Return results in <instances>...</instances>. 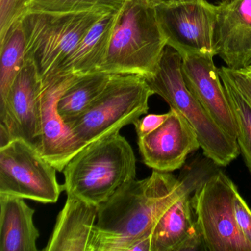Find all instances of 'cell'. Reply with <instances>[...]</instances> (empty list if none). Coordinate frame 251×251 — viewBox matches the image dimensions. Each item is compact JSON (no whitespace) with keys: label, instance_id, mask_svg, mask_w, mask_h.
<instances>
[{"label":"cell","instance_id":"1","mask_svg":"<svg viewBox=\"0 0 251 251\" xmlns=\"http://www.w3.org/2000/svg\"><path fill=\"white\" fill-rule=\"evenodd\" d=\"M213 161H195L180 178L152 170L143 180L119 188L98 206L91 251H151L152 230L164 211L182 195L195 192L216 171Z\"/></svg>","mask_w":251,"mask_h":251},{"label":"cell","instance_id":"2","mask_svg":"<svg viewBox=\"0 0 251 251\" xmlns=\"http://www.w3.org/2000/svg\"><path fill=\"white\" fill-rule=\"evenodd\" d=\"M64 191L99 206L136 177V159L127 139L116 133L89 144L64 167Z\"/></svg>","mask_w":251,"mask_h":251},{"label":"cell","instance_id":"3","mask_svg":"<svg viewBox=\"0 0 251 251\" xmlns=\"http://www.w3.org/2000/svg\"><path fill=\"white\" fill-rule=\"evenodd\" d=\"M148 0H127L120 11L102 73L135 75L148 79L156 73L167 45L156 14Z\"/></svg>","mask_w":251,"mask_h":251},{"label":"cell","instance_id":"4","mask_svg":"<svg viewBox=\"0 0 251 251\" xmlns=\"http://www.w3.org/2000/svg\"><path fill=\"white\" fill-rule=\"evenodd\" d=\"M154 95H159L186 118L199 140L205 157L219 167H226L239 154L237 140L225 132L189 90L182 73V57L166 47L158 71L146 79Z\"/></svg>","mask_w":251,"mask_h":251},{"label":"cell","instance_id":"5","mask_svg":"<svg viewBox=\"0 0 251 251\" xmlns=\"http://www.w3.org/2000/svg\"><path fill=\"white\" fill-rule=\"evenodd\" d=\"M154 93L146 79L135 75H113L105 90L79 117L67 125L77 150L120 133L148 114Z\"/></svg>","mask_w":251,"mask_h":251},{"label":"cell","instance_id":"6","mask_svg":"<svg viewBox=\"0 0 251 251\" xmlns=\"http://www.w3.org/2000/svg\"><path fill=\"white\" fill-rule=\"evenodd\" d=\"M102 14H27L20 20L25 36V60H30L42 81L55 74Z\"/></svg>","mask_w":251,"mask_h":251},{"label":"cell","instance_id":"7","mask_svg":"<svg viewBox=\"0 0 251 251\" xmlns=\"http://www.w3.org/2000/svg\"><path fill=\"white\" fill-rule=\"evenodd\" d=\"M237 190L223 171L216 170L193 192L192 206L206 251H251L235 217Z\"/></svg>","mask_w":251,"mask_h":251},{"label":"cell","instance_id":"8","mask_svg":"<svg viewBox=\"0 0 251 251\" xmlns=\"http://www.w3.org/2000/svg\"><path fill=\"white\" fill-rule=\"evenodd\" d=\"M55 167L36 147L22 139L0 148V194L55 203L64 191Z\"/></svg>","mask_w":251,"mask_h":251},{"label":"cell","instance_id":"9","mask_svg":"<svg viewBox=\"0 0 251 251\" xmlns=\"http://www.w3.org/2000/svg\"><path fill=\"white\" fill-rule=\"evenodd\" d=\"M42 91L38 70L25 60L6 99L0 103V148L22 139L38 148L42 133Z\"/></svg>","mask_w":251,"mask_h":251},{"label":"cell","instance_id":"10","mask_svg":"<svg viewBox=\"0 0 251 251\" xmlns=\"http://www.w3.org/2000/svg\"><path fill=\"white\" fill-rule=\"evenodd\" d=\"M167 45L180 56L209 54L215 56L214 35L216 5L205 0L155 6Z\"/></svg>","mask_w":251,"mask_h":251},{"label":"cell","instance_id":"11","mask_svg":"<svg viewBox=\"0 0 251 251\" xmlns=\"http://www.w3.org/2000/svg\"><path fill=\"white\" fill-rule=\"evenodd\" d=\"M138 145L144 163L152 170L164 173L181 168L188 155L201 148L193 127L173 108L159 127L138 138Z\"/></svg>","mask_w":251,"mask_h":251},{"label":"cell","instance_id":"12","mask_svg":"<svg viewBox=\"0 0 251 251\" xmlns=\"http://www.w3.org/2000/svg\"><path fill=\"white\" fill-rule=\"evenodd\" d=\"M77 77L57 75L42 81V133L37 149L59 172L78 152L73 134L58 112L63 92Z\"/></svg>","mask_w":251,"mask_h":251},{"label":"cell","instance_id":"13","mask_svg":"<svg viewBox=\"0 0 251 251\" xmlns=\"http://www.w3.org/2000/svg\"><path fill=\"white\" fill-rule=\"evenodd\" d=\"M214 57L199 53L182 57L183 79L189 90L213 120L227 134L236 139V122Z\"/></svg>","mask_w":251,"mask_h":251},{"label":"cell","instance_id":"14","mask_svg":"<svg viewBox=\"0 0 251 251\" xmlns=\"http://www.w3.org/2000/svg\"><path fill=\"white\" fill-rule=\"evenodd\" d=\"M214 50L230 70L251 66V0L216 5Z\"/></svg>","mask_w":251,"mask_h":251},{"label":"cell","instance_id":"15","mask_svg":"<svg viewBox=\"0 0 251 251\" xmlns=\"http://www.w3.org/2000/svg\"><path fill=\"white\" fill-rule=\"evenodd\" d=\"M188 192L161 216L151 235V251H206Z\"/></svg>","mask_w":251,"mask_h":251},{"label":"cell","instance_id":"16","mask_svg":"<svg viewBox=\"0 0 251 251\" xmlns=\"http://www.w3.org/2000/svg\"><path fill=\"white\" fill-rule=\"evenodd\" d=\"M98 214L97 205L67 196L43 251H91Z\"/></svg>","mask_w":251,"mask_h":251},{"label":"cell","instance_id":"17","mask_svg":"<svg viewBox=\"0 0 251 251\" xmlns=\"http://www.w3.org/2000/svg\"><path fill=\"white\" fill-rule=\"evenodd\" d=\"M119 14L120 11L106 14L97 22L54 75L83 76L100 71L106 61Z\"/></svg>","mask_w":251,"mask_h":251},{"label":"cell","instance_id":"18","mask_svg":"<svg viewBox=\"0 0 251 251\" xmlns=\"http://www.w3.org/2000/svg\"><path fill=\"white\" fill-rule=\"evenodd\" d=\"M35 210L23 198L0 194V251H37Z\"/></svg>","mask_w":251,"mask_h":251},{"label":"cell","instance_id":"19","mask_svg":"<svg viewBox=\"0 0 251 251\" xmlns=\"http://www.w3.org/2000/svg\"><path fill=\"white\" fill-rule=\"evenodd\" d=\"M113 75L97 72L78 76L63 92L58 102V112L66 125L71 123L105 90Z\"/></svg>","mask_w":251,"mask_h":251},{"label":"cell","instance_id":"20","mask_svg":"<svg viewBox=\"0 0 251 251\" xmlns=\"http://www.w3.org/2000/svg\"><path fill=\"white\" fill-rule=\"evenodd\" d=\"M26 41L21 20L10 27L0 42V103L7 95L25 61Z\"/></svg>","mask_w":251,"mask_h":251},{"label":"cell","instance_id":"21","mask_svg":"<svg viewBox=\"0 0 251 251\" xmlns=\"http://www.w3.org/2000/svg\"><path fill=\"white\" fill-rule=\"evenodd\" d=\"M127 0H28L25 14H108L118 12Z\"/></svg>","mask_w":251,"mask_h":251},{"label":"cell","instance_id":"22","mask_svg":"<svg viewBox=\"0 0 251 251\" xmlns=\"http://www.w3.org/2000/svg\"><path fill=\"white\" fill-rule=\"evenodd\" d=\"M219 73L236 122V140L239 151L251 174V105L236 90L227 77L220 70Z\"/></svg>","mask_w":251,"mask_h":251},{"label":"cell","instance_id":"23","mask_svg":"<svg viewBox=\"0 0 251 251\" xmlns=\"http://www.w3.org/2000/svg\"><path fill=\"white\" fill-rule=\"evenodd\" d=\"M28 0H0V42L24 14Z\"/></svg>","mask_w":251,"mask_h":251},{"label":"cell","instance_id":"24","mask_svg":"<svg viewBox=\"0 0 251 251\" xmlns=\"http://www.w3.org/2000/svg\"><path fill=\"white\" fill-rule=\"evenodd\" d=\"M219 70L227 77L236 90L251 105V66L238 70L223 67Z\"/></svg>","mask_w":251,"mask_h":251},{"label":"cell","instance_id":"25","mask_svg":"<svg viewBox=\"0 0 251 251\" xmlns=\"http://www.w3.org/2000/svg\"><path fill=\"white\" fill-rule=\"evenodd\" d=\"M233 207L236 223L241 233L251 246V210L238 190L233 198Z\"/></svg>","mask_w":251,"mask_h":251},{"label":"cell","instance_id":"26","mask_svg":"<svg viewBox=\"0 0 251 251\" xmlns=\"http://www.w3.org/2000/svg\"><path fill=\"white\" fill-rule=\"evenodd\" d=\"M168 117L169 112L162 114H147L142 118L140 117L133 124L138 138L146 136L156 130L165 122Z\"/></svg>","mask_w":251,"mask_h":251},{"label":"cell","instance_id":"27","mask_svg":"<svg viewBox=\"0 0 251 251\" xmlns=\"http://www.w3.org/2000/svg\"><path fill=\"white\" fill-rule=\"evenodd\" d=\"M198 0H161V4H174L179 2H195Z\"/></svg>","mask_w":251,"mask_h":251},{"label":"cell","instance_id":"28","mask_svg":"<svg viewBox=\"0 0 251 251\" xmlns=\"http://www.w3.org/2000/svg\"><path fill=\"white\" fill-rule=\"evenodd\" d=\"M148 1H150V2H152L156 5L161 4V0H148Z\"/></svg>","mask_w":251,"mask_h":251},{"label":"cell","instance_id":"29","mask_svg":"<svg viewBox=\"0 0 251 251\" xmlns=\"http://www.w3.org/2000/svg\"><path fill=\"white\" fill-rule=\"evenodd\" d=\"M230 0H220V2H229Z\"/></svg>","mask_w":251,"mask_h":251}]
</instances>
